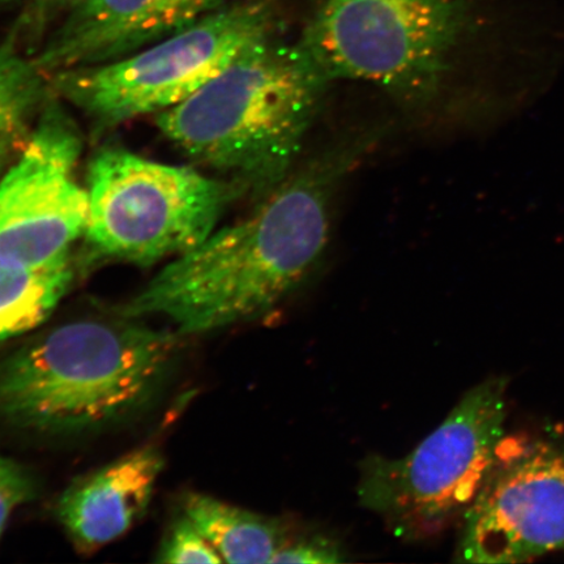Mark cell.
Wrapping results in <instances>:
<instances>
[{"label": "cell", "mask_w": 564, "mask_h": 564, "mask_svg": "<svg viewBox=\"0 0 564 564\" xmlns=\"http://www.w3.org/2000/svg\"><path fill=\"white\" fill-rule=\"evenodd\" d=\"M348 160L326 158L289 176L249 217L162 268L119 316L166 317L180 335H203L273 312L326 250L330 199Z\"/></svg>", "instance_id": "6da1fadb"}, {"label": "cell", "mask_w": 564, "mask_h": 564, "mask_svg": "<svg viewBox=\"0 0 564 564\" xmlns=\"http://www.w3.org/2000/svg\"><path fill=\"white\" fill-rule=\"evenodd\" d=\"M329 83L299 42L272 35L160 112L156 124L196 164L263 200L291 176Z\"/></svg>", "instance_id": "7a4b0ae2"}, {"label": "cell", "mask_w": 564, "mask_h": 564, "mask_svg": "<svg viewBox=\"0 0 564 564\" xmlns=\"http://www.w3.org/2000/svg\"><path fill=\"white\" fill-rule=\"evenodd\" d=\"M122 321H79L34 338L0 362V421L75 433L137 413L165 384L180 334Z\"/></svg>", "instance_id": "3957f363"}, {"label": "cell", "mask_w": 564, "mask_h": 564, "mask_svg": "<svg viewBox=\"0 0 564 564\" xmlns=\"http://www.w3.org/2000/svg\"><path fill=\"white\" fill-rule=\"evenodd\" d=\"M478 32L475 0H321L300 46L324 76L432 102Z\"/></svg>", "instance_id": "277c9868"}, {"label": "cell", "mask_w": 564, "mask_h": 564, "mask_svg": "<svg viewBox=\"0 0 564 564\" xmlns=\"http://www.w3.org/2000/svg\"><path fill=\"white\" fill-rule=\"evenodd\" d=\"M279 0H239L122 58L48 76L98 132L186 101L247 48L276 35Z\"/></svg>", "instance_id": "5b68a950"}, {"label": "cell", "mask_w": 564, "mask_h": 564, "mask_svg": "<svg viewBox=\"0 0 564 564\" xmlns=\"http://www.w3.org/2000/svg\"><path fill=\"white\" fill-rule=\"evenodd\" d=\"M86 186L84 241L91 256L144 267L196 249L230 204L247 194L236 180L212 178L117 145L91 158Z\"/></svg>", "instance_id": "8992f818"}, {"label": "cell", "mask_w": 564, "mask_h": 564, "mask_svg": "<svg viewBox=\"0 0 564 564\" xmlns=\"http://www.w3.org/2000/svg\"><path fill=\"white\" fill-rule=\"evenodd\" d=\"M507 384L497 377L471 388L408 455L365 458L357 484L359 505L404 540L427 539L464 514L506 436Z\"/></svg>", "instance_id": "52a82bcc"}, {"label": "cell", "mask_w": 564, "mask_h": 564, "mask_svg": "<svg viewBox=\"0 0 564 564\" xmlns=\"http://www.w3.org/2000/svg\"><path fill=\"white\" fill-rule=\"evenodd\" d=\"M54 95L30 140L0 176V263L44 268L73 257L86 235L87 186L77 180L84 140Z\"/></svg>", "instance_id": "ba28073f"}, {"label": "cell", "mask_w": 564, "mask_h": 564, "mask_svg": "<svg viewBox=\"0 0 564 564\" xmlns=\"http://www.w3.org/2000/svg\"><path fill=\"white\" fill-rule=\"evenodd\" d=\"M564 550V444L512 436L500 443L463 514L458 561L519 563Z\"/></svg>", "instance_id": "9c48e42d"}, {"label": "cell", "mask_w": 564, "mask_h": 564, "mask_svg": "<svg viewBox=\"0 0 564 564\" xmlns=\"http://www.w3.org/2000/svg\"><path fill=\"white\" fill-rule=\"evenodd\" d=\"M229 0H86L32 56L47 76L130 55L185 30Z\"/></svg>", "instance_id": "30bf717a"}, {"label": "cell", "mask_w": 564, "mask_h": 564, "mask_svg": "<svg viewBox=\"0 0 564 564\" xmlns=\"http://www.w3.org/2000/svg\"><path fill=\"white\" fill-rule=\"evenodd\" d=\"M164 464L156 447L145 446L70 485L58 517L76 547L96 552L129 532L145 513Z\"/></svg>", "instance_id": "8fae6325"}, {"label": "cell", "mask_w": 564, "mask_h": 564, "mask_svg": "<svg viewBox=\"0 0 564 564\" xmlns=\"http://www.w3.org/2000/svg\"><path fill=\"white\" fill-rule=\"evenodd\" d=\"M183 514L214 545L224 563H271L293 538L284 520L239 509L206 494H187Z\"/></svg>", "instance_id": "7c38bea8"}, {"label": "cell", "mask_w": 564, "mask_h": 564, "mask_svg": "<svg viewBox=\"0 0 564 564\" xmlns=\"http://www.w3.org/2000/svg\"><path fill=\"white\" fill-rule=\"evenodd\" d=\"M52 95L48 76L7 34L0 44V176L23 151Z\"/></svg>", "instance_id": "4fadbf2b"}, {"label": "cell", "mask_w": 564, "mask_h": 564, "mask_svg": "<svg viewBox=\"0 0 564 564\" xmlns=\"http://www.w3.org/2000/svg\"><path fill=\"white\" fill-rule=\"evenodd\" d=\"M75 276L74 258L44 268L0 263V341L46 322Z\"/></svg>", "instance_id": "5bb4252c"}, {"label": "cell", "mask_w": 564, "mask_h": 564, "mask_svg": "<svg viewBox=\"0 0 564 564\" xmlns=\"http://www.w3.org/2000/svg\"><path fill=\"white\" fill-rule=\"evenodd\" d=\"M84 2L86 0H25L10 33L15 35L28 54L33 55L51 33L53 24Z\"/></svg>", "instance_id": "9a60e30c"}, {"label": "cell", "mask_w": 564, "mask_h": 564, "mask_svg": "<svg viewBox=\"0 0 564 564\" xmlns=\"http://www.w3.org/2000/svg\"><path fill=\"white\" fill-rule=\"evenodd\" d=\"M159 562L169 564H218L221 555L185 514L176 521L160 550Z\"/></svg>", "instance_id": "2e32d148"}, {"label": "cell", "mask_w": 564, "mask_h": 564, "mask_svg": "<svg viewBox=\"0 0 564 564\" xmlns=\"http://www.w3.org/2000/svg\"><path fill=\"white\" fill-rule=\"evenodd\" d=\"M345 555L335 541L323 535L293 538L273 556L271 563L335 564L343 563Z\"/></svg>", "instance_id": "e0dca14e"}, {"label": "cell", "mask_w": 564, "mask_h": 564, "mask_svg": "<svg viewBox=\"0 0 564 564\" xmlns=\"http://www.w3.org/2000/svg\"><path fill=\"white\" fill-rule=\"evenodd\" d=\"M33 491L32 479L20 467L0 478V535L11 512L19 505L31 500Z\"/></svg>", "instance_id": "ac0fdd59"}, {"label": "cell", "mask_w": 564, "mask_h": 564, "mask_svg": "<svg viewBox=\"0 0 564 564\" xmlns=\"http://www.w3.org/2000/svg\"><path fill=\"white\" fill-rule=\"evenodd\" d=\"M19 467L13 462L7 460V458H3L0 456V478L11 474L12 470H15Z\"/></svg>", "instance_id": "d6986e66"}, {"label": "cell", "mask_w": 564, "mask_h": 564, "mask_svg": "<svg viewBox=\"0 0 564 564\" xmlns=\"http://www.w3.org/2000/svg\"><path fill=\"white\" fill-rule=\"evenodd\" d=\"M15 2H17V0H0V10H3V9H6V7H9Z\"/></svg>", "instance_id": "ffe728a7"}]
</instances>
